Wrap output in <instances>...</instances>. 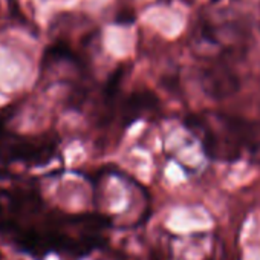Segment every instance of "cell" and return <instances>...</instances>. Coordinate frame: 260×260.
<instances>
[{
  "label": "cell",
  "instance_id": "5",
  "mask_svg": "<svg viewBox=\"0 0 260 260\" xmlns=\"http://www.w3.org/2000/svg\"><path fill=\"white\" fill-rule=\"evenodd\" d=\"M58 60H72V61L80 63V60L77 58L74 51L64 42H57V43L51 45L45 51V54H43V66L49 64L52 61H58Z\"/></svg>",
  "mask_w": 260,
  "mask_h": 260
},
{
  "label": "cell",
  "instance_id": "2",
  "mask_svg": "<svg viewBox=\"0 0 260 260\" xmlns=\"http://www.w3.org/2000/svg\"><path fill=\"white\" fill-rule=\"evenodd\" d=\"M58 147L55 135L42 137H0V162H25L29 166H43L49 162Z\"/></svg>",
  "mask_w": 260,
  "mask_h": 260
},
{
  "label": "cell",
  "instance_id": "8",
  "mask_svg": "<svg viewBox=\"0 0 260 260\" xmlns=\"http://www.w3.org/2000/svg\"><path fill=\"white\" fill-rule=\"evenodd\" d=\"M207 260H213V258H207Z\"/></svg>",
  "mask_w": 260,
  "mask_h": 260
},
{
  "label": "cell",
  "instance_id": "4",
  "mask_svg": "<svg viewBox=\"0 0 260 260\" xmlns=\"http://www.w3.org/2000/svg\"><path fill=\"white\" fill-rule=\"evenodd\" d=\"M159 106L158 96L152 90H135L127 95L121 104V122L128 127L140 119L146 112H150Z\"/></svg>",
  "mask_w": 260,
  "mask_h": 260
},
{
  "label": "cell",
  "instance_id": "9",
  "mask_svg": "<svg viewBox=\"0 0 260 260\" xmlns=\"http://www.w3.org/2000/svg\"><path fill=\"white\" fill-rule=\"evenodd\" d=\"M258 147H260V144H258ZM258 150H260V149H258Z\"/></svg>",
  "mask_w": 260,
  "mask_h": 260
},
{
  "label": "cell",
  "instance_id": "7",
  "mask_svg": "<svg viewBox=\"0 0 260 260\" xmlns=\"http://www.w3.org/2000/svg\"><path fill=\"white\" fill-rule=\"evenodd\" d=\"M161 2H164V4H167V2H169V0H161Z\"/></svg>",
  "mask_w": 260,
  "mask_h": 260
},
{
  "label": "cell",
  "instance_id": "6",
  "mask_svg": "<svg viewBox=\"0 0 260 260\" xmlns=\"http://www.w3.org/2000/svg\"><path fill=\"white\" fill-rule=\"evenodd\" d=\"M14 115V107L10 106V107H5L0 110V137L4 135V128H5V124L10 121V118Z\"/></svg>",
  "mask_w": 260,
  "mask_h": 260
},
{
  "label": "cell",
  "instance_id": "1",
  "mask_svg": "<svg viewBox=\"0 0 260 260\" xmlns=\"http://www.w3.org/2000/svg\"><path fill=\"white\" fill-rule=\"evenodd\" d=\"M184 124L201 137L202 147L211 159L231 162L242 156L245 147H257V124L239 116L190 115Z\"/></svg>",
  "mask_w": 260,
  "mask_h": 260
},
{
  "label": "cell",
  "instance_id": "3",
  "mask_svg": "<svg viewBox=\"0 0 260 260\" xmlns=\"http://www.w3.org/2000/svg\"><path fill=\"white\" fill-rule=\"evenodd\" d=\"M202 87L213 98H226L239 89V80L223 64L210 66L202 72Z\"/></svg>",
  "mask_w": 260,
  "mask_h": 260
}]
</instances>
